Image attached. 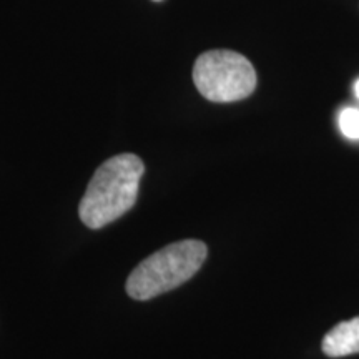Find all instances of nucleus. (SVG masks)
<instances>
[{
	"label": "nucleus",
	"instance_id": "0eeeda50",
	"mask_svg": "<svg viewBox=\"0 0 359 359\" xmlns=\"http://www.w3.org/2000/svg\"><path fill=\"white\" fill-rule=\"evenodd\" d=\"M155 2H160V0H155Z\"/></svg>",
	"mask_w": 359,
	"mask_h": 359
},
{
	"label": "nucleus",
	"instance_id": "39448f33",
	"mask_svg": "<svg viewBox=\"0 0 359 359\" xmlns=\"http://www.w3.org/2000/svg\"><path fill=\"white\" fill-rule=\"evenodd\" d=\"M339 128L344 137L359 140V110L344 109L339 114Z\"/></svg>",
	"mask_w": 359,
	"mask_h": 359
},
{
	"label": "nucleus",
	"instance_id": "423d86ee",
	"mask_svg": "<svg viewBox=\"0 0 359 359\" xmlns=\"http://www.w3.org/2000/svg\"><path fill=\"white\" fill-rule=\"evenodd\" d=\"M354 93H356L358 100H359V80L356 82V85H354Z\"/></svg>",
	"mask_w": 359,
	"mask_h": 359
},
{
	"label": "nucleus",
	"instance_id": "7ed1b4c3",
	"mask_svg": "<svg viewBox=\"0 0 359 359\" xmlns=\"http://www.w3.org/2000/svg\"><path fill=\"white\" fill-rule=\"evenodd\" d=\"M193 82L206 100H243L257 88V72L248 58L231 50L201 53L193 67Z\"/></svg>",
	"mask_w": 359,
	"mask_h": 359
},
{
	"label": "nucleus",
	"instance_id": "f257e3e1",
	"mask_svg": "<svg viewBox=\"0 0 359 359\" xmlns=\"http://www.w3.org/2000/svg\"><path fill=\"white\" fill-rule=\"evenodd\" d=\"M143 173L145 165L133 154L116 155L103 161L90 180L79 206L85 226L98 230L132 210Z\"/></svg>",
	"mask_w": 359,
	"mask_h": 359
},
{
	"label": "nucleus",
	"instance_id": "f03ea898",
	"mask_svg": "<svg viewBox=\"0 0 359 359\" xmlns=\"http://www.w3.org/2000/svg\"><path fill=\"white\" fill-rule=\"evenodd\" d=\"M208 248L203 241L183 240L150 255L127 280V293L138 302L178 288L195 276L205 263Z\"/></svg>",
	"mask_w": 359,
	"mask_h": 359
},
{
	"label": "nucleus",
	"instance_id": "20e7f679",
	"mask_svg": "<svg viewBox=\"0 0 359 359\" xmlns=\"http://www.w3.org/2000/svg\"><path fill=\"white\" fill-rule=\"evenodd\" d=\"M323 353L330 358L359 353V316L339 323L323 339Z\"/></svg>",
	"mask_w": 359,
	"mask_h": 359
}]
</instances>
